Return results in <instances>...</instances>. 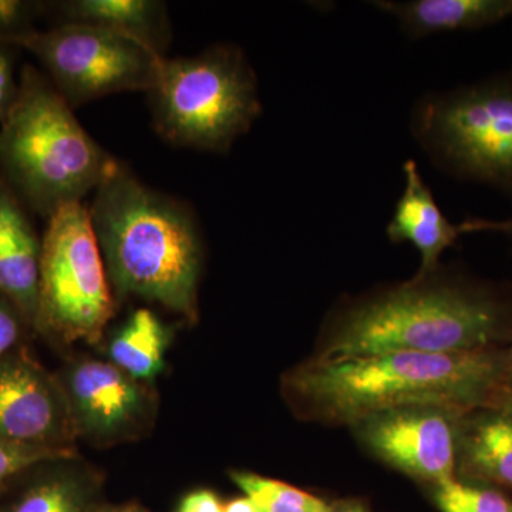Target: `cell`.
I'll return each mask as SVG.
<instances>
[{
    "instance_id": "obj_7",
    "label": "cell",
    "mask_w": 512,
    "mask_h": 512,
    "mask_svg": "<svg viewBox=\"0 0 512 512\" xmlns=\"http://www.w3.org/2000/svg\"><path fill=\"white\" fill-rule=\"evenodd\" d=\"M412 130L446 173L512 194V79L424 97Z\"/></svg>"
},
{
    "instance_id": "obj_11",
    "label": "cell",
    "mask_w": 512,
    "mask_h": 512,
    "mask_svg": "<svg viewBox=\"0 0 512 512\" xmlns=\"http://www.w3.org/2000/svg\"><path fill=\"white\" fill-rule=\"evenodd\" d=\"M0 440L57 453L77 451L62 383L25 345L0 360Z\"/></svg>"
},
{
    "instance_id": "obj_17",
    "label": "cell",
    "mask_w": 512,
    "mask_h": 512,
    "mask_svg": "<svg viewBox=\"0 0 512 512\" xmlns=\"http://www.w3.org/2000/svg\"><path fill=\"white\" fill-rule=\"evenodd\" d=\"M63 22L96 26L136 40L165 57L171 42L170 18L156 0H73L59 3Z\"/></svg>"
},
{
    "instance_id": "obj_14",
    "label": "cell",
    "mask_w": 512,
    "mask_h": 512,
    "mask_svg": "<svg viewBox=\"0 0 512 512\" xmlns=\"http://www.w3.org/2000/svg\"><path fill=\"white\" fill-rule=\"evenodd\" d=\"M403 174V194L387 225V237L396 244L410 242L419 251L421 264L414 279H423L436 274L440 256L453 247L460 232L441 211L413 160L404 163Z\"/></svg>"
},
{
    "instance_id": "obj_30",
    "label": "cell",
    "mask_w": 512,
    "mask_h": 512,
    "mask_svg": "<svg viewBox=\"0 0 512 512\" xmlns=\"http://www.w3.org/2000/svg\"><path fill=\"white\" fill-rule=\"evenodd\" d=\"M330 512H367L362 504L356 501H349V503H342L332 507Z\"/></svg>"
},
{
    "instance_id": "obj_21",
    "label": "cell",
    "mask_w": 512,
    "mask_h": 512,
    "mask_svg": "<svg viewBox=\"0 0 512 512\" xmlns=\"http://www.w3.org/2000/svg\"><path fill=\"white\" fill-rule=\"evenodd\" d=\"M77 451L57 453V451L36 450V448L20 447L0 440V488L9 483L26 468L35 466L49 458L74 456Z\"/></svg>"
},
{
    "instance_id": "obj_13",
    "label": "cell",
    "mask_w": 512,
    "mask_h": 512,
    "mask_svg": "<svg viewBox=\"0 0 512 512\" xmlns=\"http://www.w3.org/2000/svg\"><path fill=\"white\" fill-rule=\"evenodd\" d=\"M42 239L29 210L0 175V295L35 332Z\"/></svg>"
},
{
    "instance_id": "obj_12",
    "label": "cell",
    "mask_w": 512,
    "mask_h": 512,
    "mask_svg": "<svg viewBox=\"0 0 512 512\" xmlns=\"http://www.w3.org/2000/svg\"><path fill=\"white\" fill-rule=\"evenodd\" d=\"M103 481L101 471L79 454L49 458L0 488V512H90Z\"/></svg>"
},
{
    "instance_id": "obj_18",
    "label": "cell",
    "mask_w": 512,
    "mask_h": 512,
    "mask_svg": "<svg viewBox=\"0 0 512 512\" xmlns=\"http://www.w3.org/2000/svg\"><path fill=\"white\" fill-rule=\"evenodd\" d=\"M174 330L156 312L138 308L107 340L106 360L140 382L154 383L165 369Z\"/></svg>"
},
{
    "instance_id": "obj_27",
    "label": "cell",
    "mask_w": 512,
    "mask_h": 512,
    "mask_svg": "<svg viewBox=\"0 0 512 512\" xmlns=\"http://www.w3.org/2000/svg\"><path fill=\"white\" fill-rule=\"evenodd\" d=\"M90 512H150L138 503L107 504L97 503Z\"/></svg>"
},
{
    "instance_id": "obj_29",
    "label": "cell",
    "mask_w": 512,
    "mask_h": 512,
    "mask_svg": "<svg viewBox=\"0 0 512 512\" xmlns=\"http://www.w3.org/2000/svg\"><path fill=\"white\" fill-rule=\"evenodd\" d=\"M500 406L512 407V348L508 350L507 377H505L504 400Z\"/></svg>"
},
{
    "instance_id": "obj_10",
    "label": "cell",
    "mask_w": 512,
    "mask_h": 512,
    "mask_svg": "<svg viewBox=\"0 0 512 512\" xmlns=\"http://www.w3.org/2000/svg\"><path fill=\"white\" fill-rule=\"evenodd\" d=\"M464 412L419 406L372 414L353 424L367 450L414 480L439 485L457 478Z\"/></svg>"
},
{
    "instance_id": "obj_24",
    "label": "cell",
    "mask_w": 512,
    "mask_h": 512,
    "mask_svg": "<svg viewBox=\"0 0 512 512\" xmlns=\"http://www.w3.org/2000/svg\"><path fill=\"white\" fill-rule=\"evenodd\" d=\"M9 47L0 40V124L8 117L19 90V83H16L13 76V60Z\"/></svg>"
},
{
    "instance_id": "obj_20",
    "label": "cell",
    "mask_w": 512,
    "mask_h": 512,
    "mask_svg": "<svg viewBox=\"0 0 512 512\" xmlns=\"http://www.w3.org/2000/svg\"><path fill=\"white\" fill-rule=\"evenodd\" d=\"M433 500L441 512H512V501L500 491L458 478L434 485Z\"/></svg>"
},
{
    "instance_id": "obj_4",
    "label": "cell",
    "mask_w": 512,
    "mask_h": 512,
    "mask_svg": "<svg viewBox=\"0 0 512 512\" xmlns=\"http://www.w3.org/2000/svg\"><path fill=\"white\" fill-rule=\"evenodd\" d=\"M0 175L29 211L49 220L96 191L113 163L46 74L26 64L18 97L0 124Z\"/></svg>"
},
{
    "instance_id": "obj_1",
    "label": "cell",
    "mask_w": 512,
    "mask_h": 512,
    "mask_svg": "<svg viewBox=\"0 0 512 512\" xmlns=\"http://www.w3.org/2000/svg\"><path fill=\"white\" fill-rule=\"evenodd\" d=\"M508 350L392 352L309 360L286 373L288 403L306 419L349 424L404 407L471 413L504 400Z\"/></svg>"
},
{
    "instance_id": "obj_2",
    "label": "cell",
    "mask_w": 512,
    "mask_h": 512,
    "mask_svg": "<svg viewBox=\"0 0 512 512\" xmlns=\"http://www.w3.org/2000/svg\"><path fill=\"white\" fill-rule=\"evenodd\" d=\"M89 215L116 301L156 302L195 325L204 242L194 212L114 158Z\"/></svg>"
},
{
    "instance_id": "obj_16",
    "label": "cell",
    "mask_w": 512,
    "mask_h": 512,
    "mask_svg": "<svg viewBox=\"0 0 512 512\" xmlns=\"http://www.w3.org/2000/svg\"><path fill=\"white\" fill-rule=\"evenodd\" d=\"M370 5L393 16L413 39L483 29L512 16V0H377Z\"/></svg>"
},
{
    "instance_id": "obj_22",
    "label": "cell",
    "mask_w": 512,
    "mask_h": 512,
    "mask_svg": "<svg viewBox=\"0 0 512 512\" xmlns=\"http://www.w3.org/2000/svg\"><path fill=\"white\" fill-rule=\"evenodd\" d=\"M29 332L18 309L0 295V360L13 349L18 348L23 335Z\"/></svg>"
},
{
    "instance_id": "obj_19",
    "label": "cell",
    "mask_w": 512,
    "mask_h": 512,
    "mask_svg": "<svg viewBox=\"0 0 512 512\" xmlns=\"http://www.w3.org/2000/svg\"><path fill=\"white\" fill-rule=\"evenodd\" d=\"M232 483L264 512H330L332 507L315 495L284 481L248 471L229 473Z\"/></svg>"
},
{
    "instance_id": "obj_25",
    "label": "cell",
    "mask_w": 512,
    "mask_h": 512,
    "mask_svg": "<svg viewBox=\"0 0 512 512\" xmlns=\"http://www.w3.org/2000/svg\"><path fill=\"white\" fill-rule=\"evenodd\" d=\"M177 512H224V504L214 491L201 488L185 495Z\"/></svg>"
},
{
    "instance_id": "obj_9",
    "label": "cell",
    "mask_w": 512,
    "mask_h": 512,
    "mask_svg": "<svg viewBox=\"0 0 512 512\" xmlns=\"http://www.w3.org/2000/svg\"><path fill=\"white\" fill-rule=\"evenodd\" d=\"M69 402L77 440L110 448L144 439L156 426L154 383L128 376L109 360L77 356L56 373Z\"/></svg>"
},
{
    "instance_id": "obj_28",
    "label": "cell",
    "mask_w": 512,
    "mask_h": 512,
    "mask_svg": "<svg viewBox=\"0 0 512 512\" xmlns=\"http://www.w3.org/2000/svg\"><path fill=\"white\" fill-rule=\"evenodd\" d=\"M224 512H264L251 500V498L244 495V497L235 498L224 505Z\"/></svg>"
},
{
    "instance_id": "obj_5",
    "label": "cell",
    "mask_w": 512,
    "mask_h": 512,
    "mask_svg": "<svg viewBox=\"0 0 512 512\" xmlns=\"http://www.w3.org/2000/svg\"><path fill=\"white\" fill-rule=\"evenodd\" d=\"M147 94L158 136L212 153H227L262 111L254 70L234 45L164 59Z\"/></svg>"
},
{
    "instance_id": "obj_8",
    "label": "cell",
    "mask_w": 512,
    "mask_h": 512,
    "mask_svg": "<svg viewBox=\"0 0 512 512\" xmlns=\"http://www.w3.org/2000/svg\"><path fill=\"white\" fill-rule=\"evenodd\" d=\"M28 50L72 109L123 92H148L165 57L136 40L82 23L28 29L3 40Z\"/></svg>"
},
{
    "instance_id": "obj_6",
    "label": "cell",
    "mask_w": 512,
    "mask_h": 512,
    "mask_svg": "<svg viewBox=\"0 0 512 512\" xmlns=\"http://www.w3.org/2000/svg\"><path fill=\"white\" fill-rule=\"evenodd\" d=\"M116 305L89 208L64 205L42 238L35 333L59 348L99 345Z\"/></svg>"
},
{
    "instance_id": "obj_23",
    "label": "cell",
    "mask_w": 512,
    "mask_h": 512,
    "mask_svg": "<svg viewBox=\"0 0 512 512\" xmlns=\"http://www.w3.org/2000/svg\"><path fill=\"white\" fill-rule=\"evenodd\" d=\"M37 6L20 0H0V40L30 29L29 22Z\"/></svg>"
},
{
    "instance_id": "obj_26",
    "label": "cell",
    "mask_w": 512,
    "mask_h": 512,
    "mask_svg": "<svg viewBox=\"0 0 512 512\" xmlns=\"http://www.w3.org/2000/svg\"><path fill=\"white\" fill-rule=\"evenodd\" d=\"M460 235L478 234V232H495L512 237V220L494 221L484 218H470L457 225Z\"/></svg>"
},
{
    "instance_id": "obj_15",
    "label": "cell",
    "mask_w": 512,
    "mask_h": 512,
    "mask_svg": "<svg viewBox=\"0 0 512 512\" xmlns=\"http://www.w3.org/2000/svg\"><path fill=\"white\" fill-rule=\"evenodd\" d=\"M457 474L468 483L512 490V407L466 414L458 441Z\"/></svg>"
},
{
    "instance_id": "obj_3",
    "label": "cell",
    "mask_w": 512,
    "mask_h": 512,
    "mask_svg": "<svg viewBox=\"0 0 512 512\" xmlns=\"http://www.w3.org/2000/svg\"><path fill=\"white\" fill-rule=\"evenodd\" d=\"M511 320L510 305L493 293L431 275L343 313L316 359L494 348L510 330Z\"/></svg>"
}]
</instances>
